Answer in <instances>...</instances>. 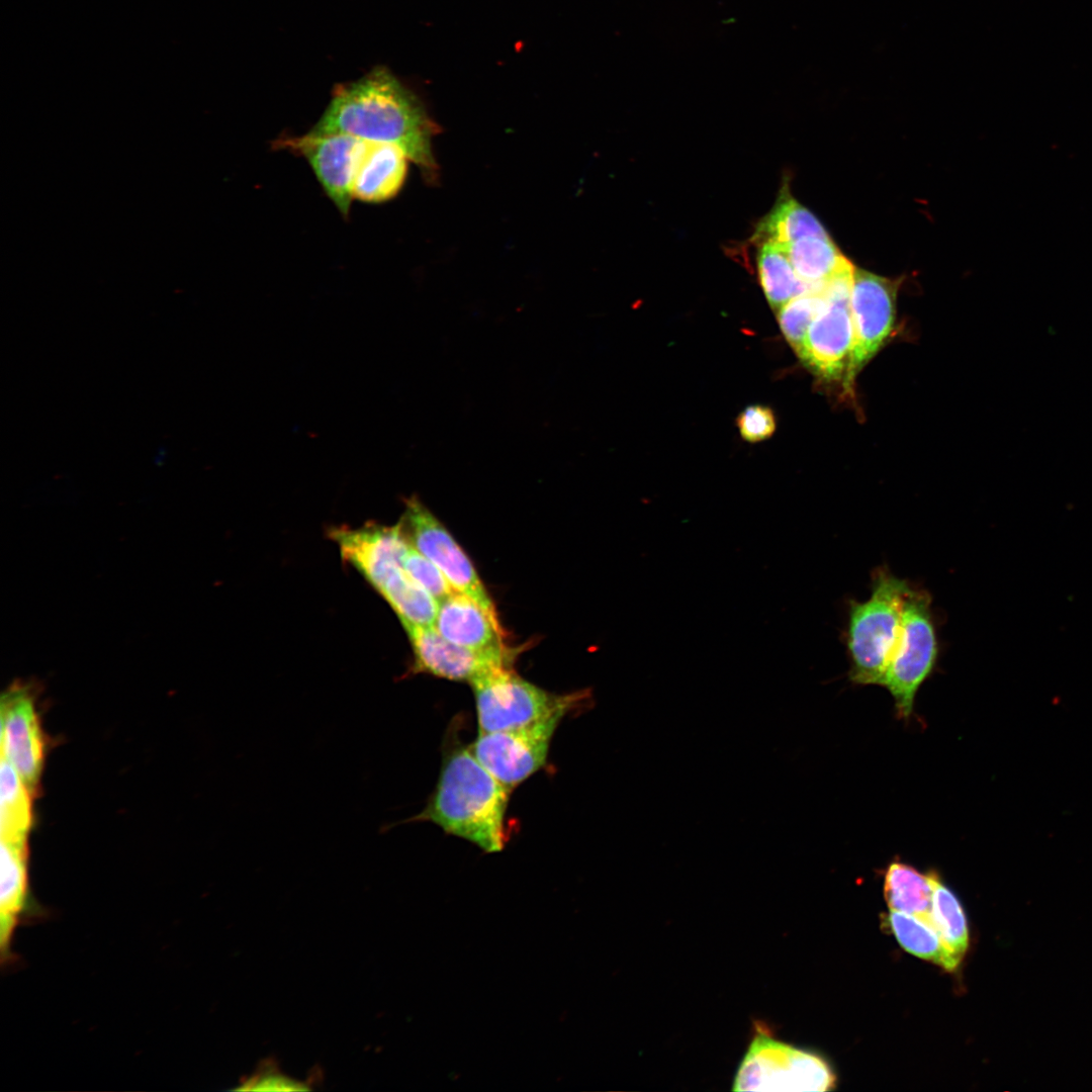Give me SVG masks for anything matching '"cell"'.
Listing matches in <instances>:
<instances>
[{"instance_id": "cell-29", "label": "cell", "mask_w": 1092, "mask_h": 1092, "mask_svg": "<svg viewBox=\"0 0 1092 1092\" xmlns=\"http://www.w3.org/2000/svg\"><path fill=\"white\" fill-rule=\"evenodd\" d=\"M167 453L168 450L164 446L157 448L154 454V463L157 465H162L167 458Z\"/></svg>"}, {"instance_id": "cell-18", "label": "cell", "mask_w": 1092, "mask_h": 1092, "mask_svg": "<svg viewBox=\"0 0 1092 1092\" xmlns=\"http://www.w3.org/2000/svg\"><path fill=\"white\" fill-rule=\"evenodd\" d=\"M809 237L828 238L829 235L818 218L792 196L785 184L774 207L759 221L753 240L784 247Z\"/></svg>"}, {"instance_id": "cell-21", "label": "cell", "mask_w": 1092, "mask_h": 1092, "mask_svg": "<svg viewBox=\"0 0 1092 1092\" xmlns=\"http://www.w3.org/2000/svg\"><path fill=\"white\" fill-rule=\"evenodd\" d=\"M758 278L763 293L772 308L784 304L821 285L803 280L795 271L784 249L775 243H761L756 258Z\"/></svg>"}, {"instance_id": "cell-12", "label": "cell", "mask_w": 1092, "mask_h": 1092, "mask_svg": "<svg viewBox=\"0 0 1092 1092\" xmlns=\"http://www.w3.org/2000/svg\"><path fill=\"white\" fill-rule=\"evenodd\" d=\"M36 687L15 680L1 698V755L14 766L28 790L38 789L44 741L35 705Z\"/></svg>"}, {"instance_id": "cell-5", "label": "cell", "mask_w": 1092, "mask_h": 1092, "mask_svg": "<svg viewBox=\"0 0 1092 1092\" xmlns=\"http://www.w3.org/2000/svg\"><path fill=\"white\" fill-rule=\"evenodd\" d=\"M470 686L478 732L515 730L553 718L562 719L589 697L584 691L550 693L522 678L511 667L484 675Z\"/></svg>"}, {"instance_id": "cell-8", "label": "cell", "mask_w": 1092, "mask_h": 1092, "mask_svg": "<svg viewBox=\"0 0 1092 1092\" xmlns=\"http://www.w3.org/2000/svg\"><path fill=\"white\" fill-rule=\"evenodd\" d=\"M399 524L408 543L442 571L455 592L496 614L468 556L418 496L412 495L404 500Z\"/></svg>"}, {"instance_id": "cell-25", "label": "cell", "mask_w": 1092, "mask_h": 1092, "mask_svg": "<svg viewBox=\"0 0 1092 1092\" xmlns=\"http://www.w3.org/2000/svg\"><path fill=\"white\" fill-rule=\"evenodd\" d=\"M827 302L820 288L809 290L798 295L778 309V321L781 330L797 352L800 351L810 325Z\"/></svg>"}, {"instance_id": "cell-10", "label": "cell", "mask_w": 1092, "mask_h": 1092, "mask_svg": "<svg viewBox=\"0 0 1092 1092\" xmlns=\"http://www.w3.org/2000/svg\"><path fill=\"white\" fill-rule=\"evenodd\" d=\"M560 721L553 718L515 730L478 732L468 748L499 783L513 790L545 764Z\"/></svg>"}, {"instance_id": "cell-6", "label": "cell", "mask_w": 1092, "mask_h": 1092, "mask_svg": "<svg viewBox=\"0 0 1092 1092\" xmlns=\"http://www.w3.org/2000/svg\"><path fill=\"white\" fill-rule=\"evenodd\" d=\"M834 1084L835 1076L821 1057L777 1039L767 1026L756 1022L732 1089L828 1091Z\"/></svg>"}, {"instance_id": "cell-17", "label": "cell", "mask_w": 1092, "mask_h": 1092, "mask_svg": "<svg viewBox=\"0 0 1092 1092\" xmlns=\"http://www.w3.org/2000/svg\"><path fill=\"white\" fill-rule=\"evenodd\" d=\"M0 949L9 962L11 942L28 905L27 846L1 840Z\"/></svg>"}, {"instance_id": "cell-1", "label": "cell", "mask_w": 1092, "mask_h": 1092, "mask_svg": "<svg viewBox=\"0 0 1092 1092\" xmlns=\"http://www.w3.org/2000/svg\"><path fill=\"white\" fill-rule=\"evenodd\" d=\"M309 132L344 133L392 144L401 148L427 177L436 171L432 152L436 126L418 97L383 68L335 88L329 105Z\"/></svg>"}, {"instance_id": "cell-24", "label": "cell", "mask_w": 1092, "mask_h": 1092, "mask_svg": "<svg viewBox=\"0 0 1092 1092\" xmlns=\"http://www.w3.org/2000/svg\"><path fill=\"white\" fill-rule=\"evenodd\" d=\"M932 885L931 925L946 947L962 961L969 946L966 915L958 898L936 873H928Z\"/></svg>"}, {"instance_id": "cell-7", "label": "cell", "mask_w": 1092, "mask_h": 1092, "mask_svg": "<svg viewBox=\"0 0 1092 1092\" xmlns=\"http://www.w3.org/2000/svg\"><path fill=\"white\" fill-rule=\"evenodd\" d=\"M854 266L823 284L827 302L809 327L798 352L802 361L826 380L846 383L853 347L850 295Z\"/></svg>"}, {"instance_id": "cell-14", "label": "cell", "mask_w": 1092, "mask_h": 1092, "mask_svg": "<svg viewBox=\"0 0 1092 1092\" xmlns=\"http://www.w3.org/2000/svg\"><path fill=\"white\" fill-rule=\"evenodd\" d=\"M413 650L414 672L472 684L493 671L511 667V649L474 650L445 639L434 626L404 625Z\"/></svg>"}, {"instance_id": "cell-3", "label": "cell", "mask_w": 1092, "mask_h": 1092, "mask_svg": "<svg viewBox=\"0 0 1092 1092\" xmlns=\"http://www.w3.org/2000/svg\"><path fill=\"white\" fill-rule=\"evenodd\" d=\"M911 583L887 566L872 573L871 594L848 603L845 646L849 679L859 686H882L901 627L902 610Z\"/></svg>"}, {"instance_id": "cell-26", "label": "cell", "mask_w": 1092, "mask_h": 1092, "mask_svg": "<svg viewBox=\"0 0 1092 1092\" xmlns=\"http://www.w3.org/2000/svg\"><path fill=\"white\" fill-rule=\"evenodd\" d=\"M402 567L406 574L438 603L455 592L442 571L413 546L403 558Z\"/></svg>"}, {"instance_id": "cell-20", "label": "cell", "mask_w": 1092, "mask_h": 1092, "mask_svg": "<svg viewBox=\"0 0 1092 1092\" xmlns=\"http://www.w3.org/2000/svg\"><path fill=\"white\" fill-rule=\"evenodd\" d=\"M31 792L11 762L1 755L0 833L1 840L27 846L32 822Z\"/></svg>"}, {"instance_id": "cell-23", "label": "cell", "mask_w": 1092, "mask_h": 1092, "mask_svg": "<svg viewBox=\"0 0 1092 1092\" xmlns=\"http://www.w3.org/2000/svg\"><path fill=\"white\" fill-rule=\"evenodd\" d=\"M889 925L900 945L908 952L953 971L961 961L946 947L935 929L921 919L891 910Z\"/></svg>"}, {"instance_id": "cell-16", "label": "cell", "mask_w": 1092, "mask_h": 1092, "mask_svg": "<svg viewBox=\"0 0 1092 1092\" xmlns=\"http://www.w3.org/2000/svg\"><path fill=\"white\" fill-rule=\"evenodd\" d=\"M407 160L395 145L366 141L352 184L353 199L381 203L393 198L404 183Z\"/></svg>"}, {"instance_id": "cell-22", "label": "cell", "mask_w": 1092, "mask_h": 1092, "mask_svg": "<svg viewBox=\"0 0 1092 1092\" xmlns=\"http://www.w3.org/2000/svg\"><path fill=\"white\" fill-rule=\"evenodd\" d=\"M782 247V246H781ZM797 274L805 281L821 285L851 265L830 237H809L782 247Z\"/></svg>"}, {"instance_id": "cell-2", "label": "cell", "mask_w": 1092, "mask_h": 1092, "mask_svg": "<svg viewBox=\"0 0 1092 1092\" xmlns=\"http://www.w3.org/2000/svg\"><path fill=\"white\" fill-rule=\"evenodd\" d=\"M511 792L468 746L452 745L444 754L439 780L427 805L399 823L432 822L484 852H498L507 842L505 816Z\"/></svg>"}, {"instance_id": "cell-4", "label": "cell", "mask_w": 1092, "mask_h": 1092, "mask_svg": "<svg viewBox=\"0 0 1092 1092\" xmlns=\"http://www.w3.org/2000/svg\"><path fill=\"white\" fill-rule=\"evenodd\" d=\"M939 648L931 596L911 584L882 685L891 694L900 719L908 720L912 715L920 687L936 668Z\"/></svg>"}, {"instance_id": "cell-15", "label": "cell", "mask_w": 1092, "mask_h": 1092, "mask_svg": "<svg viewBox=\"0 0 1092 1092\" xmlns=\"http://www.w3.org/2000/svg\"><path fill=\"white\" fill-rule=\"evenodd\" d=\"M434 628L445 639L466 648L507 649L496 614L457 592L439 603Z\"/></svg>"}, {"instance_id": "cell-9", "label": "cell", "mask_w": 1092, "mask_h": 1092, "mask_svg": "<svg viewBox=\"0 0 1092 1092\" xmlns=\"http://www.w3.org/2000/svg\"><path fill=\"white\" fill-rule=\"evenodd\" d=\"M366 141L344 133L283 135L273 143L305 159L325 194L344 218L353 201L352 184Z\"/></svg>"}, {"instance_id": "cell-13", "label": "cell", "mask_w": 1092, "mask_h": 1092, "mask_svg": "<svg viewBox=\"0 0 1092 1092\" xmlns=\"http://www.w3.org/2000/svg\"><path fill=\"white\" fill-rule=\"evenodd\" d=\"M342 558L380 595L404 573L402 561L411 548L400 524L388 527L369 523L360 528L333 527L329 531Z\"/></svg>"}, {"instance_id": "cell-28", "label": "cell", "mask_w": 1092, "mask_h": 1092, "mask_svg": "<svg viewBox=\"0 0 1092 1092\" xmlns=\"http://www.w3.org/2000/svg\"><path fill=\"white\" fill-rule=\"evenodd\" d=\"M248 1084H252V1086L255 1085L256 1087H254L253 1089H267V1090L269 1088L273 1089V1090L274 1089L275 1090H282V1089L283 1090H290V1089L291 1090H294V1089L296 1090V1089H298L295 1086L293 1087V1085H297L293 1081H291L289 1079H286V1078H283L282 1076H276V1075L269 1076V1077L267 1075H265L263 1078L257 1077L252 1081L250 1080V1082ZM252 1086H250L249 1088H251Z\"/></svg>"}, {"instance_id": "cell-19", "label": "cell", "mask_w": 1092, "mask_h": 1092, "mask_svg": "<svg viewBox=\"0 0 1092 1092\" xmlns=\"http://www.w3.org/2000/svg\"><path fill=\"white\" fill-rule=\"evenodd\" d=\"M884 894L890 910L913 915L932 926V885L928 874L894 860L885 874Z\"/></svg>"}, {"instance_id": "cell-27", "label": "cell", "mask_w": 1092, "mask_h": 1092, "mask_svg": "<svg viewBox=\"0 0 1092 1092\" xmlns=\"http://www.w3.org/2000/svg\"><path fill=\"white\" fill-rule=\"evenodd\" d=\"M736 425L744 440L760 442L775 433L776 417L768 406L749 405L737 417Z\"/></svg>"}, {"instance_id": "cell-11", "label": "cell", "mask_w": 1092, "mask_h": 1092, "mask_svg": "<svg viewBox=\"0 0 1092 1092\" xmlns=\"http://www.w3.org/2000/svg\"><path fill=\"white\" fill-rule=\"evenodd\" d=\"M898 283L854 267L850 295L853 347L847 389L893 331Z\"/></svg>"}]
</instances>
